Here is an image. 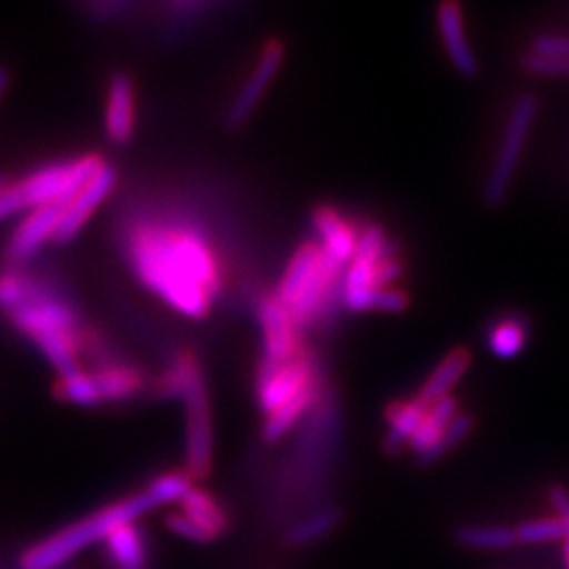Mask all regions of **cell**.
Listing matches in <instances>:
<instances>
[{
  "instance_id": "1",
  "label": "cell",
  "mask_w": 569,
  "mask_h": 569,
  "mask_svg": "<svg viewBox=\"0 0 569 569\" xmlns=\"http://www.w3.org/2000/svg\"><path fill=\"white\" fill-rule=\"evenodd\" d=\"M127 258L138 281L188 319H204L222 291L216 244L192 220L136 222L127 234Z\"/></svg>"
},
{
  "instance_id": "2",
  "label": "cell",
  "mask_w": 569,
  "mask_h": 569,
  "mask_svg": "<svg viewBox=\"0 0 569 569\" xmlns=\"http://www.w3.org/2000/svg\"><path fill=\"white\" fill-rule=\"evenodd\" d=\"M7 317L60 376L84 367V331L79 310L41 279L28 274L23 300Z\"/></svg>"
},
{
  "instance_id": "3",
  "label": "cell",
  "mask_w": 569,
  "mask_h": 569,
  "mask_svg": "<svg viewBox=\"0 0 569 569\" xmlns=\"http://www.w3.org/2000/svg\"><path fill=\"white\" fill-rule=\"evenodd\" d=\"M345 266L338 264L317 241H306L287 262L277 298L305 331L326 321L340 300Z\"/></svg>"
},
{
  "instance_id": "4",
  "label": "cell",
  "mask_w": 569,
  "mask_h": 569,
  "mask_svg": "<svg viewBox=\"0 0 569 569\" xmlns=\"http://www.w3.org/2000/svg\"><path fill=\"white\" fill-rule=\"evenodd\" d=\"M163 397L182 399L186 411V472L192 481L207 479L213 467V413L203 367L192 352H180L161 382Z\"/></svg>"
},
{
  "instance_id": "5",
  "label": "cell",
  "mask_w": 569,
  "mask_h": 569,
  "mask_svg": "<svg viewBox=\"0 0 569 569\" xmlns=\"http://www.w3.org/2000/svg\"><path fill=\"white\" fill-rule=\"evenodd\" d=\"M159 509L152 496L143 489L140 493L127 496L114 505L91 512L81 521L60 529L58 533L44 538L39 545L23 550L20 569H60L72 561L81 550L96 542H103L112 531L127 523H136L150 510Z\"/></svg>"
},
{
  "instance_id": "6",
  "label": "cell",
  "mask_w": 569,
  "mask_h": 569,
  "mask_svg": "<svg viewBox=\"0 0 569 569\" xmlns=\"http://www.w3.org/2000/svg\"><path fill=\"white\" fill-rule=\"evenodd\" d=\"M106 161L98 154L53 161L28 171L20 180L9 183V197L16 211H32L44 204H66L84 183L89 182Z\"/></svg>"
},
{
  "instance_id": "7",
  "label": "cell",
  "mask_w": 569,
  "mask_h": 569,
  "mask_svg": "<svg viewBox=\"0 0 569 569\" xmlns=\"http://www.w3.org/2000/svg\"><path fill=\"white\" fill-rule=\"evenodd\" d=\"M538 96L526 91L521 93L512 108H510L507 127L502 133V142L498 146L496 159L491 163L486 188H483V201L488 207H500L509 197L510 183L515 180L517 167L523 157V148L528 143L531 124L538 117Z\"/></svg>"
},
{
  "instance_id": "8",
  "label": "cell",
  "mask_w": 569,
  "mask_h": 569,
  "mask_svg": "<svg viewBox=\"0 0 569 569\" xmlns=\"http://www.w3.org/2000/svg\"><path fill=\"white\" fill-rule=\"evenodd\" d=\"M315 387H319L315 361L310 355L300 352L296 359L284 363L262 361L256 382V397L262 413L270 416Z\"/></svg>"
},
{
  "instance_id": "9",
  "label": "cell",
  "mask_w": 569,
  "mask_h": 569,
  "mask_svg": "<svg viewBox=\"0 0 569 569\" xmlns=\"http://www.w3.org/2000/svg\"><path fill=\"white\" fill-rule=\"evenodd\" d=\"M283 60V42L277 41V39L266 42L262 51H260V56H258V60L253 63L251 74L247 77V81L243 82V87L239 89V93L234 96V100H232L228 112H226V124L230 129H239V127H243L244 122L249 121V117L262 103L266 91L270 89V84L277 79Z\"/></svg>"
},
{
  "instance_id": "10",
  "label": "cell",
  "mask_w": 569,
  "mask_h": 569,
  "mask_svg": "<svg viewBox=\"0 0 569 569\" xmlns=\"http://www.w3.org/2000/svg\"><path fill=\"white\" fill-rule=\"evenodd\" d=\"M61 209L63 204H44L23 216L4 247V258L9 266L21 268L37 258L44 244L53 243L60 226Z\"/></svg>"
},
{
  "instance_id": "11",
  "label": "cell",
  "mask_w": 569,
  "mask_h": 569,
  "mask_svg": "<svg viewBox=\"0 0 569 569\" xmlns=\"http://www.w3.org/2000/svg\"><path fill=\"white\" fill-rule=\"evenodd\" d=\"M258 321L262 327V342H264V361L270 363H284L296 359L302 348V329L293 321L291 312L284 308L283 302L270 293L258 305Z\"/></svg>"
},
{
  "instance_id": "12",
  "label": "cell",
  "mask_w": 569,
  "mask_h": 569,
  "mask_svg": "<svg viewBox=\"0 0 569 569\" xmlns=\"http://www.w3.org/2000/svg\"><path fill=\"white\" fill-rule=\"evenodd\" d=\"M114 186H117V169L106 163L68 203L63 204L53 243L66 244L74 241L82 228L91 220V216L98 211V207L112 194Z\"/></svg>"
},
{
  "instance_id": "13",
  "label": "cell",
  "mask_w": 569,
  "mask_h": 569,
  "mask_svg": "<svg viewBox=\"0 0 569 569\" xmlns=\"http://www.w3.org/2000/svg\"><path fill=\"white\" fill-rule=\"evenodd\" d=\"M103 127L108 140L117 146L131 142L136 133V84L124 72H117L108 82Z\"/></svg>"
},
{
  "instance_id": "14",
  "label": "cell",
  "mask_w": 569,
  "mask_h": 569,
  "mask_svg": "<svg viewBox=\"0 0 569 569\" xmlns=\"http://www.w3.org/2000/svg\"><path fill=\"white\" fill-rule=\"evenodd\" d=\"M312 226L321 239L319 244L338 264L346 266L352 262L357 243H359V234H357L355 226L350 224L338 209H333L329 204L317 207L312 213Z\"/></svg>"
},
{
  "instance_id": "15",
  "label": "cell",
  "mask_w": 569,
  "mask_h": 569,
  "mask_svg": "<svg viewBox=\"0 0 569 569\" xmlns=\"http://www.w3.org/2000/svg\"><path fill=\"white\" fill-rule=\"evenodd\" d=\"M437 21H439V32H441V39L446 42L449 60L453 63V68L462 77L475 79L481 72V68H479V60L475 58V53H472V49L467 42L460 7L456 2H443L437 11Z\"/></svg>"
},
{
  "instance_id": "16",
  "label": "cell",
  "mask_w": 569,
  "mask_h": 569,
  "mask_svg": "<svg viewBox=\"0 0 569 569\" xmlns=\"http://www.w3.org/2000/svg\"><path fill=\"white\" fill-rule=\"evenodd\" d=\"M91 373L96 378V385L100 388L103 403L127 401L133 395H138L146 385L143 373L138 367H133L127 361H117L114 357L93 366Z\"/></svg>"
},
{
  "instance_id": "17",
  "label": "cell",
  "mask_w": 569,
  "mask_h": 569,
  "mask_svg": "<svg viewBox=\"0 0 569 569\" xmlns=\"http://www.w3.org/2000/svg\"><path fill=\"white\" fill-rule=\"evenodd\" d=\"M106 559L112 569H148L150 552L142 529L127 523L114 529L106 540Z\"/></svg>"
},
{
  "instance_id": "18",
  "label": "cell",
  "mask_w": 569,
  "mask_h": 569,
  "mask_svg": "<svg viewBox=\"0 0 569 569\" xmlns=\"http://www.w3.org/2000/svg\"><path fill=\"white\" fill-rule=\"evenodd\" d=\"M470 367V352L467 348H453L446 359L428 376L420 395L416 397L425 407H432L437 401L449 397V390L456 387Z\"/></svg>"
},
{
  "instance_id": "19",
  "label": "cell",
  "mask_w": 569,
  "mask_h": 569,
  "mask_svg": "<svg viewBox=\"0 0 569 569\" xmlns=\"http://www.w3.org/2000/svg\"><path fill=\"white\" fill-rule=\"evenodd\" d=\"M180 507H182L180 512L188 519H192L199 528H203L213 540H218L230 529L228 512L220 505V500L213 493H209L207 489L194 486L183 496Z\"/></svg>"
},
{
  "instance_id": "20",
  "label": "cell",
  "mask_w": 569,
  "mask_h": 569,
  "mask_svg": "<svg viewBox=\"0 0 569 569\" xmlns=\"http://www.w3.org/2000/svg\"><path fill=\"white\" fill-rule=\"evenodd\" d=\"M428 407L422 406L418 399L409 403H392L387 409L388 432L382 449L388 456H397L401 449L409 446L411 437L422 425Z\"/></svg>"
},
{
  "instance_id": "21",
  "label": "cell",
  "mask_w": 569,
  "mask_h": 569,
  "mask_svg": "<svg viewBox=\"0 0 569 569\" xmlns=\"http://www.w3.org/2000/svg\"><path fill=\"white\" fill-rule=\"evenodd\" d=\"M456 416H458V401L453 397H446L435 406L428 407L422 425L409 441V448L416 453V458L427 453L428 449L439 441V437L443 435V430L449 427V422Z\"/></svg>"
},
{
  "instance_id": "22",
  "label": "cell",
  "mask_w": 569,
  "mask_h": 569,
  "mask_svg": "<svg viewBox=\"0 0 569 569\" xmlns=\"http://www.w3.org/2000/svg\"><path fill=\"white\" fill-rule=\"evenodd\" d=\"M340 523H342V510L336 509V507L319 510L289 529L284 533V545L293 547V549H305L310 545H317L340 528Z\"/></svg>"
},
{
  "instance_id": "23",
  "label": "cell",
  "mask_w": 569,
  "mask_h": 569,
  "mask_svg": "<svg viewBox=\"0 0 569 569\" xmlns=\"http://www.w3.org/2000/svg\"><path fill=\"white\" fill-rule=\"evenodd\" d=\"M453 540L470 550H509L519 545L515 529L502 526H460L453 531Z\"/></svg>"
},
{
  "instance_id": "24",
  "label": "cell",
  "mask_w": 569,
  "mask_h": 569,
  "mask_svg": "<svg viewBox=\"0 0 569 569\" xmlns=\"http://www.w3.org/2000/svg\"><path fill=\"white\" fill-rule=\"evenodd\" d=\"M317 388L319 387L306 390L291 403H287L281 409H277L274 413L266 416L264 428H262V437H264L266 443H279L284 435L302 420L306 411L315 406V401H317Z\"/></svg>"
},
{
  "instance_id": "25",
  "label": "cell",
  "mask_w": 569,
  "mask_h": 569,
  "mask_svg": "<svg viewBox=\"0 0 569 569\" xmlns=\"http://www.w3.org/2000/svg\"><path fill=\"white\" fill-rule=\"evenodd\" d=\"M56 392H58L61 401L72 403V406L100 407L103 403L93 373L84 367L60 376V380L56 385Z\"/></svg>"
},
{
  "instance_id": "26",
  "label": "cell",
  "mask_w": 569,
  "mask_h": 569,
  "mask_svg": "<svg viewBox=\"0 0 569 569\" xmlns=\"http://www.w3.org/2000/svg\"><path fill=\"white\" fill-rule=\"evenodd\" d=\"M472 428H475V418H472L470 413H458V416L449 422V427L443 430V435L439 437V441H437L432 448L428 449L427 453H422V456L416 458L418 465H420V467H432V465H437L439 460H443L451 449L458 448L465 439H468V435L472 432Z\"/></svg>"
},
{
  "instance_id": "27",
  "label": "cell",
  "mask_w": 569,
  "mask_h": 569,
  "mask_svg": "<svg viewBox=\"0 0 569 569\" xmlns=\"http://www.w3.org/2000/svg\"><path fill=\"white\" fill-rule=\"evenodd\" d=\"M340 302L352 312H366V310L401 312L409 306L406 293L395 289H367L355 296H345Z\"/></svg>"
},
{
  "instance_id": "28",
  "label": "cell",
  "mask_w": 569,
  "mask_h": 569,
  "mask_svg": "<svg viewBox=\"0 0 569 569\" xmlns=\"http://www.w3.org/2000/svg\"><path fill=\"white\" fill-rule=\"evenodd\" d=\"M192 488H194V481L188 477L186 470H171L152 479L146 491L152 496L157 507H167V505H180L183 496Z\"/></svg>"
},
{
  "instance_id": "29",
  "label": "cell",
  "mask_w": 569,
  "mask_h": 569,
  "mask_svg": "<svg viewBox=\"0 0 569 569\" xmlns=\"http://www.w3.org/2000/svg\"><path fill=\"white\" fill-rule=\"evenodd\" d=\"M519 545H550V542H566V529L557 517L547 519H529L515 528Z\"/></svg>"
},
{
  "instance_id": "30",
  "label": "cell",
  "mask_w": 569,
  "mask_h": 569,
  "mask_svg": "<svg viewBox=\"0 0 569 569\" xmlns=\"http://www.w3.org/2000/svg\"><path fill=\"white\" fill-rule=\"evenodd\" d=\"M523 345H526V327L517 319L498 323L489 333V348L500 359H510L519 355Z\"/></svg>"
},
{
  "instance_id": "31",
  "label": "cell",
  "mask_w": 569,
  "mask_h": 569,
  "mask_svg": "<svg viewBox=\"0 0 569 569\" xmlns=\"http://www.w3.org/2000/svg\"><path fill=\"white\" fill-rule=\"evenodd\" d=\"M523 70L533 77H569L568 58H549L528 53L523 60Z\"/></svg>"
},
{
  "instance_id": "32",
  "label": "cell",
  "mask_w": 569,
  "mask_h": 569,
  "mask_svg": "<svg viewBox=\"0 0 569 569\" xmlns=\"http://www.w3.org/2000/svg\"><path fill=\"white\" fill-rule=\"evenodd\" d=\"M167 528L188 542H197V545L213 542V538L203 528H199L192 519H188L182 512H171L167 517Z\"/></svg>"
},
{
  "instance_id": "33",
  "label": "cell",
  "mask_w": 569,
  "mask_h": 569,
  "mask_svg": "<svg viewBox=\"0 0 569 569\" xmlns=\"http://www.w3.org/2000/svg\"><path fill=\"white\" fill-rule=\"evenodd\" d=\"M529 53L549 56V58H568L569 60V37H555V34L536 37L531 42Z\"/></svg>"
},
{
  "instance_id": "34",
  "label": "cell",
  "mask_w": 569,
  "mask_h": 569,
  "mask_svg": "<svg viewBox=\"0 0 569 569\" xmlns=\"http://www.w3.org/2000/svg\"><path fill=\"white\" fill-rule=\"evenodd\" d=\"M550 505L557 510V519L566 529V536L569 538V489L563 486H552L549 489Z\"/></svg>"
},
{
  "instance_id": "35",
  "label": "cell",
  "mask_w": 569,
  "mask_h": 569,
  "mask_svg": "<svg viewBox=\"0 0 569 569\" xmlns=\"http://www.w3.org/2000/svg\"><path fill=\"white\" fill-rule=\"evenodd\" d=\"M7 87H9V72H7V68L0 66V98L4 96Z\"/></svg>"
},
{
  "instance_id": "36",
  "label": "cell",
  "mask_w": 569,
  "mask_h": 569,
  "mask_svg": "<svg viewBox=\"0 0 569 569\" xmlns=\"http://www.w3.org/2000/svg\"><path fill=\"white\" fill-rule=\"evenodd\" d=\"M563 561H566V568L569 569V538L563 542Z\"/></svg>"
},
{
  "instance_id": "37",
  "label": "cell",
  "mask_w": 569,
  "mask_h": 569,
  "mask_svg": "<svg viewBox=\"0 0 569 569\" xmlns=\"http://www.w3.org/2000/svg\"><path fill=\"white\" fill-rule=\"evenodd\" d=\"M9 182H11V180H9L7 176H0V194H2V190L9 186Z\"/></svg>"
}]
</instances>
